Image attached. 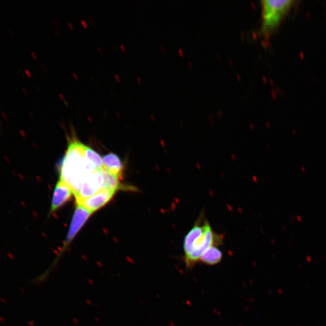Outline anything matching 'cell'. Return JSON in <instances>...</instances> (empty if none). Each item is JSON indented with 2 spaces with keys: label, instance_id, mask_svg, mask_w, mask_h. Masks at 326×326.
<instances>
[{
  "label": "cell",
  "instance_id": "cell-1",
  "mask_svg": "<svg viewBox=\"0 0 326 326\" xmlns=\"http://www.w3.org/2000/svg\"><path fill=\"white\" fill-rule=\"evenodd\" d=\"M84 145L75 137L70 140L61 168L60 179L72 188L75 196L79 192L85 178L98 170L86 158Z\"/></svg>",
  "mask_w": 326,
  "mask_h": 326
},
{
  "label": "cell",
  "instance_id": "cell-2",
  "mask_svg": "<svg viewBox=\"0 0 326 326\" xmlns=\"http://www.w3.org/2000/svg\"><path fill=\"white\" fill-rule=\"evenodd\" d=\"M221 243L220 235L213 230L204 213H201L194 226L184 237L183 248L187 267H191L200 261L212 245Z\"/></svg>",
  "mask_w": 326,
  "mask_h": 326
},
{
  "label": "cell",
  "instance_id": "cell-3",
  "mask_svg": "<svg viewBox=\"0 0 326 326\" xmlns=\"http://www.w3.org/2000/svg\"><path fill=\"white\" fill-rule=\"evenodd\" d=\"M295 3L296 1L293 0H264L262 1L261 32L265 37H269L278 29Z\"/></svg>",
  "mask_w": 326,
  "mask_h": 326
},
{
  "label": "cell",
  "instance_id": "cell-4",
  "mask_svg": "<svg viewBox=\"0 0 326 326\" xmlns=\"http://www.w3.org/2000/svg\"><path fill=\"white\" fill-rule=\"evenodd\" d=\"M105 188L104 169L94 171L85 178L77 194L75 196L76 201L91 197Z\"/></svg>",
  "mask_w": 326,
  "mask_h": 326
},
{
  "label": "cell",
  "instance_id": "cell-5",
  "mask_svg": "<svg viewBox=\"0 0 326 326\" xmlns=\"http://www.w3.org/2000/svg\"><path fill=\"white\" fill-rule=\"evenodd\" d=\"M115 193L116 192L113 190L104 188L90 197L76 201V203L77 205L82 206L93 213L108 204L113 198Z\"/></svg>",
  "mask_w": 326,
  "mask_h": 326
},
{
  "label": "cell",
  "instance_id": "cell-6",
  "mask_svg": "<svg viewBox=\"0 0 326 326\" xmlns=\"http://www.w3.org/2000/svg\"><path fill=\"white\" fill-rule=\"evenodd\" d=\"M74 192L69 185L60 179L54 189L51 200L50 212L53 213L70 199Z\"/></svg>",
  "mask_w": 326,
  "mask_h": 326
},
{
  "label": "cell",
  "instance_id": "cell-7",
  "mask_svg": "<svg viewBox=\"0 0 326 326\" xmlns=\"http://www.w3.org/2000/svg\"><path fill=\"white\" fill-rule=\"evenodd\" d=\"M103 168L106 171L117 176H121L124 164L121 158L114 153H109L103 158Z\"/></svg>",
  "mask_w": 326,
  "mask_h": 326
},
{
  "label": "cell",
  "instance_id": "cell-8",
  "mask_svg": "<svg viewBox=\"0 0 326 326\" xmlns=\"http://www.w3.org/2000/svg\"><path fill=\"white\" fill-rule=\"evenodd\" d=\"M223 257V252L217 245H214L203 254L200 261L207 265H215L220 263Z\"/></svg>",
  "mask_w": 326,
  "mask_h": 326
},
{
  "label": "cell",
  "instance_id": "cell-9",
  "mask_svg": "<svg viewBox=\"0 0 326 326\" xmlns=\"http://www.w3.org/2000/svg\"><path fill=\"white\" fill-rule=\"evenodd\" d=\"M83 151L86 158L96 169L103 168V158L95 150L87 145H84Z\"/></svg>",
  "mask_w": 326,
  "mask_h": 326
},
{
  "label": "cell",
  "instance_id": "cell-10",
  "mask_svg": "<svg viewBox=\"0 0 326 326\" xmlns=\"http://www.w3.org/2000/svg\"><path fill=\"white\" fill-rule=\"evenodd\" d=\"M104 176H105V188L106 189L113 190L114 192H116L119 189L120 186H121L119 182L120 176L109 173L105 169H104Z\"/></svg>",
  "mask_w": 326,
  "mask_h": 326
},
{
  "label": "cell",
  "instance_id": "cell-11",
  "mask_svg": "<svg viewBox=\"0 0 326 326\" xmlns=\"http://www.w3.org/2000/svg\"><path fill=\"white\" fill-rule=\"evenodd\" d=\"M7 32L9 33V35L12 36V37H14V33L13 32V30L12 29H10V28H8L7 29Z\"/></svg>",
  "mask_w": 326,
  "mask_h": 326
},
{
  "label": "cell",
  "instance_id": "cell-12",
  "mask_svg": "<svg viewBox=\"0 0 326 326\" xmlns=\"http://www.w3.org/2000/svg\"><path fill=\"white\" fill-rule=\"evenodd\" d=\"M1 113L2 114V116H3L4 118L5 119H8V117L7 116V115L6 113H4L3 111H1Z\"/></svg>",
  "mask_w": 326,
  "mask_h": 326
},
{
  "label": "cell",
  "instance_id": "cell-13",
  "mask_svg": "<svg viewBox=\"0 0 326 326\" xmlns=\"http://www.w3.org/2000/svg\"><path fill=\"white\" fill-rule=\"evenodd\" d=\"M1 125H2V123H1V121H0V126H1Z\"/></svg>",
  "mask_w": 326,
  "mask_h": 326
}]
</instances>
